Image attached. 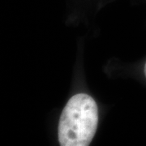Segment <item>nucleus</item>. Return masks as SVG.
<instances>
[{
    "instance_id": "nucleus-1",
    "label": "nucleus",
    "mask_w": 146,
    "mask_h": 146,
    "mask_svg": "<svg viewBox=\"0 0 146 146\" xmlns=\"http://www.w3.org/2000/svg\"><path fill=\"white\" fill-rule=\"evenodd\" d=\"M98 123V109L94 98L86 94L72 97L61 114L58 127V142L62 146L90 145Z\"/></svg>"
},
{
    "instance_id": "nucleus-2",
    "label": "nucleus",
    "mask_w": 146,
    "mask_h": 146,
    "mask_svg": "<svg viewBox=\"0 0 146 146\" xmlns=\"http://www.w3.org/2000/svg\"><path fill=\"white\" fill-rule=\"evenodd\" d=\"M143 74H144V76H145V79L146 80V61L145 64H144V67H143Z\"/></svg>"
}]
</instances>
